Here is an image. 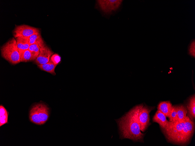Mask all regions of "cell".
Returning a JSON list of instances; mask_svg holds the SVG:
<instances>
[{
	"label": "cell",
	"instance_id": "44dd1931",
	"mask_svg": "<svg viewBox=\"0 0 195 146\" xmlns=\"http://www.w3.org/2000/svg\"><path fill=\"white\" fill-rule=\"evenodd\" d=\"M194 48H195V45H194V43H193L192 44H191V46L190 47V52L191 53V54L192 55L194 56V54H195V49H194Z\"/></svg>",
	"mask_w": 195,
	"mask_h": 146
},
{
	"label": "cell",
	"instance_id": "d6986e66",
	"mask_svg": "<svg viewBox=\"0 0 195 146\" xmlns=\"http://www.w3.org/2000/svg\"><path fill=\"white\" fill-rule=\"evenodd\" d=\"M177 118V112L176 105L172 106V110L169 117V121L172 122H176Z\"/></svg>",
	"mask_w": 195,
	"mask_h": 146
},
{
	"label": "cell",
	"instance_id": "e0dca14e",
	"mask_svg": "<svg viewBox=\"0 0 195 146\" xmlns=\"http://www.w3.org/2000/svg\"><path fill=\"white\" fill-rule=\"evenodd\" d=\"M44 45L34 44L29 45L28 50L32 54V60H35L36 59L39 54L41 48Z\"/></svg>",
	"mask_w": 195,
	"mask_h": 146
},
{
	"label": "cell",
	"instance_id": "8992f818",
	"mask_svg": "<svg viewBox=\"0 0 195 146\" xmlns=\"http://www.w3.org/2000/svg\"><path fill=\"white\" fill-rule=\"evenodd\" d=\"M154 109V107L144 105L140 110L138 120L140 131L143 132L146 130L149 125V113Z\"/></svg>",
	"mask_w": 195,
	"mask_h": 146
},
{
	"label": "cell",
	"instance_id": "ba28073f",
	"mask_svg": "<svg viewBox=\"0 0 195 146\" xmlns=\"http://www.w3.org/2000/svg\"><path fill=\"white\" fill-rule=\"evenodd\" d=\"M54 52L45 44L40 48L39 54L35 60L37 64H46L49 61Z\"/></svg>",
	"mask_w": 195,
	"mask_h": 146
},
{
	"label": "cell",
	"instance_id": "ac0fdd59",
	"mask_svg": "<svg viewBox=\"0 0 195 146\" xmlns=\"http://www.w3.org/2000/svg\"><path fill=\"white\" fill-rule=\"evenodd\" d=\"M0 126H1L7 123L8 115L6 109L1 105L0 106Z\"/></svg>",
	"mask_w": 195,
	"mask_h": 146
},
{
	"label": "cell",
	"instance_id": "5b68a950",
	"mask_svg": "<svg viewBox=\"0 0 195 146\" xmlns=\"http://www.w3.org/2000/svg\"><path fill=\"white\" fill-rule=\"evenodd\" d=\"M122 1L121 0H99L97 1V4L103 12L110 15L118 10Z\"/></svg>",
	"mask_w": 195,
	"mask_h": 146
},
{
	"label": "cell",
	"instance_id": "2e32d148",
	"mask_svg": "<svg viewBox=\"0 0 195 146\" xmlns=\"http://www.w3.org/2000/svg\"><path fill=\"white\" fill-rule=\"evenodd\" d=\"M19 52L20 62H26L32 60V54L28 49Z\"/></svg>",
	"mask_w": 195,
	"mask_h": 146
},
{
	"label": "cell",
	"instance_id": "8fae6325",
	"mask_svg": "<svg viewBox=\"0 0 195 146\" xmlns=\"http://www.w3.org/2000/svg\"><path fill=\"white\" fill-rule=\"evenodd\" d=\"M187 115L193 121L195 118V96L193 95L189 98L187 106Z\"/></svg>",
	"mask_w": 195,
	"mask_h": 146
},
{
	"label": "cell",
	"instance_id": "9a60e30c",
	"mask_svg": "<svg viewBox=\"0 0 195 146\" xmlns=\"http://www.w3.org/2000/svg\"><path fill=\"white\" fill-rule=\"evenodd\" d=\"M34 44L41 45L45 44L42 38L40 31L32 34L29 37V45Z\"/></svg>",
	"mask_w": 195,
	"mask_h": 146
},
{
	"label": "cell",
	"instance_id": "7c38bea8",
	"mask_svg": "<svg viewBox=\"0 0 195 146\" xmlns=\"http://www.w3.org/2000/svg\"><path fill=\"white\" fill-rule=\"evenodd\" d=\"M29 37H18L15 38L19 51L28 49L30 45Z\"/></svg>",
	"mask_w": 195,
	"mask_h": 146
},
{
	"label": "cell",
	"instance_id": "52a82bcc",
	"mask_svg": "<svg viewBox=\"0 0 195 146\" xmlns=\"http://www.w3.org/2000/svg\"><path fill=\"white\" fill-rule=\"evenodd\" d=\"M39 31V30L38 28L23 24L15 26L13 30V34L15 38L18 37H29Z\"/></svg>",
	"mask_w": 195,
	"mask_h": 146
},
{
	"label": "cell",
	"instance_id": "277c9868",
	"mask_svg": "<svg viewBox=\"0 0 195 146\" xmlns=\"http://www.w3.org/2000/svg\"><path fill=\"white\" fill-rule=\"evenodd\" d=\"M49 115V110L47 106L43 103L34 105L31 109L29 118L31 122L37 125L44 124L48 120Z\"/></svg>",
	"mask_w": 195,
	"mask_h": 146
},
{
	"label": "cell",
	"instance_id": "7a4b0ae2",
	"mask_svg": "<svg viewBox=\"0 0 195 146\" xmlns=\"http://www.w3.org/2000/svg\"><path fill=\"white\" fill-rule=\"evenodd\" d=\"M195 130L193 121L187 115L185 120L172 122L167 129L162 130L167 140L174 144L184 145L189 143Z\"/></svg>",
	"mask_w": 195,
	"mask_h": 146
},
{
	"label": "cell",
	"instance_id": "6da1fadb",
	"mask_svg": "<svg viewBox=\"0 0 195 146\" xmlns=\"http://www.w3.org/2000/svg\"><path fill=\"white\" fill-rule=\"evenodd\" d=\"M143 105L141 104L135 106L121 118L117 119L121 138L143 142L144 134L140 131L138 120L140 110Z\"/></svg>",
	"mask_w": 195,
	"mask_h": 146
},
{
	"label": "cell",
	"instance_id": "3957f363",
	"mask_svg": "<svg viewBox=\"0 0 195 146\" xmlns=\"http://www.w3.org/2000/svg\"><path fill=\"white\" fill-rule=\"evenodd\" d=\"M2 57L12 64L20 63V55L16 39L11 38L1 49Z\"/></svg>",
	"mask_w": 195,
	"mask_h": 146
},
{
	"label": "cell",
	"instance_id": "4fadbf2b",
	"mask_svg": "<svg viewBox=\"0 0 195 146\" xmlns=\"http://www.w3.org/2000/svg\"><path fill=\"white\" fill-rule=\"evenodd\" d=\"M176 106L177 112V118L176 122H181L185 120L187 112V108L182 105H176Z\"/></svg>",
	"mask_w": 195,
	"mask_h": 146
},
{
	"label": "cell",
	"instance_id": "9c48e42d",
	"mask_svg": "<svg viewBox=\"0 0 195 146\" xmlns=\"http://www.w3.org/2000/svg\"><path fill=\"white\" fill-rule=\"evenodd\" d=\"M152 119L153 122L159 124L162 130L169 127L172 123V122L168 121L166 119V117L159 110L156 112Z\"/></svg>",
	"mask_w": 195,
	"mask_h": 146
},
{
	"label": "cell",
	"instance_id": "ffe728a7",
	"mask_svg": "<svg viewBox=\"0 0 195 146\" xmlns=\"http://www.w3.org/2000/svg\"><path fill=\"white\" fill-rule=\"evenodd\" d=\"M61 58L58 54H53L51 57V60L55 65H57L61 61Z\"/></svg>",
	"mask_w": 195,
	"mask_h": 146
},
{
	"label": "cell",
	"instance_id": "30bf717a",
	"mask_svg": "<svg viewBox=\"0 0 195 146\" xmlns=\"http://www.w3.org/2000/svg\"><path fill=\"white\" fill-rule=\"evenodd\" d=\"M172 103L169 101L160 102L158 106V110L163 113L166 117L169 118L172 108Z\"/></svg>",
	"mask_w": 195,
	"mask_h": 146
},
{
	"label": "cell",
	"instance_id": "5bb4252c",
	"mask_svg": "<svg viewBox=\"0 0 195 146\" xmlns=\"http://www.w3.org/2000/svg\"><path fill=\"white\" fill-rule=\"evenodd\" d=\"M41 70L50 73L53 75L56 74L55 71L57 65L55 64L50 59L49 62L43 64H37Z\"/></svg>",
	"mask_w": 195,
	"mask_h": 146
}]
</instances>
